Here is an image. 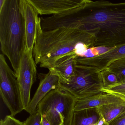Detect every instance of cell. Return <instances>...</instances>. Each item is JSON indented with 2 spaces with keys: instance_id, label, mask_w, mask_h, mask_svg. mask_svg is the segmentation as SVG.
I'll return each mask as SVG.
<instances>
[{
  "instance_id": "obj_1",
  "label": "cell",
  "mask_w": 125,
  "mask_h": 125,
  "mask_svg": "<svg viewBox=\"0 0 125 125\" xmlns=\"http://www.w3.org/2000/svg\"><path fill=\"white\" fill-rule=\"evenodd\" d=\"M48 30L59 27L81 30L95 38L94 47L125 44V2L83 0L79 7L45 19Z\"/></svg>"
},
{
  "instance_id": "obj_2",
  "label": "cell",
  "mask_w": 125,
  "mask_h": 125,
  "mask_svg": "<svg viewBox=\"0 0 125 125\" xmlns=\"http://www.w3.org/2000/svg\"><path fill=\"white\" fill-rule=\"evenodd\" d=\"M40 18L33 55L36 64L41 68H49L58 58L71 52L81 57L88 49L94 47L95 38L88 33L64 27L43 31Z\"/></svg>"
},
{
  "instance_id": "obj_3",
  "label": "cell",
  "mask_w": 125,
  "mask_h": 125,
  "mask_svg": "<svg viewBox=\"0 0 125 125\" xmlns=\"http://www.w3.org/2000/svg\"><path fill=\"white\" fill-rule=\"evenodd\" d=\"M20 0H5L0 9V42L2 54L7 57L15 73L26 47L24 18Z\"/></svg>"
},
{
  "instance_id": "obj_4",
  "label": "cell",
  "mask_w": 125,
  "mask_h": 125,
  "mask_svg": "<svg viewBox=\"0 0 125 125\" xmlns=\"http://www.w3.org/2000/svg\"><path fill=\"white\" fill-rule=\"evenodd\" d=\"M77 99L58 88L50 91L39 102L37 111L51 125H71Z\"/></svg>"
},
{
  "instance_id": "obj_5",
  "label": "cell",
  "mask_w": 125,
  "mask_h": 125,
  "mask_svg": "<svg viewBox=\"0 0 125 125\" xmlns=\"http://www.w3.org/2000/svg\"><path fill=\"white\" fill-rule=\"evenodd\" d=\"M60 87L80 99L102 93L104 84L100 72L76 64L73 76L67 83H60Z\"/></svg>"
},
{
  "instance_id": "obj_6",
  "label": "cell",
  "mask_w": 125,
  "mask_h": 125,
  "mask_svg": "<svg viewBox=\"0 0 125 125\" xmlns=\"http://www.w3.org/2000/svg\"><path fill=\"white\" fill-rule=\"evenodd\" d=\"M0 94L11 115L15 116L24 110L16 73L2 53L0 55Z\"/></svg>"
},
{
  "instance_id": "obj_7",
  "label": "cell",
  "mask_w": 125,
  "mask_h": 125,
  "mask_svg": "<svg viewBox=\"0 0 125 125\" xmlns=\"http://www.w3.org/2000/svg\"><path fill=\"white\" fill-rule=\"evenodd\" d=\"M24 110H26L31 101V88L36 81V64L33 59V52L25 47L20 60L19 69L16 73Z\"/></svg>"
},
{
  "instance_id": "obj_8",
  "label": "cell",
  "mask_w": 125,
  "mask_h": 125,
  "mask_svg": "<svg viewBox=\"0 0 125 125\" xmlns=\"http://www.w3.org/2000/svg\"><path fill=\"white\" fill-rule=\"evenodd\" d=\"M125 57V44L115 47L106 53L93 57L86 58L77 56L76 64L86 68L100 72L111 62Z\"/></svg>"
},
{
  "instance_id": "obj_9",
  "label": "cell",
  "mask_w": 125,
  "mask_h": 125,
  "mask_svg": "<svg viewBox=\"0 0 125 125\" xmlns=\"http://www.w3.org/2000/svg\"><path fill=\"white\" fill-rule=\"evenodd\" d=\"M20 5L24 18L26 48L32 52L36 36L37 25L40 17L37 10L28 0H20Z\"/></svg>"
},
{
  "instance_id": "obj_10",
  "label": "cell",
  "mask_w": 125,
  "mask_h": 125,
  "mask_svg": "<svg viewBox=\"0 0 125 125\" xmlns=\"http://www.w3.org/2000/svg\"><path fill=\"white\" fill-rule=\"evenodd\" d=\"M41 15L64 13L79 7L83 0H28Z\"/></svg>"
},
{
  "instance_id": "obj_11",
  "label": "cell",
  "mask_w": 125,
  "mask_h": 125,
  "mask_svg": "<svg viewBox=\"0 0 125 125\" xmlns=\"http://www.w3.org/2000/svg\"><path fill=\"white\" fill-rule=\"evenodd\" d=\"M38 76L40 80L39 85L25 110L30 115L37 111L39 102L50 91L60 87V78L51 70H49L47 73H39Z\"/></svg>"
},
{
  "instance_id": "obj_12",
  "label": "cell",
  "mask_w": 125,
  "mask_h": 125,
  "mask_svg": "<svg viewBox=\"0 0 125 125\" xmlns=\"http://www.w3.org/2000/svg\"><path fill=\"white\" fill-rule=\"evenodd\" d=\"M77 56L74 52L66 54L58 58L48 69L59 77L60 83H67L74 75L75 59Z\"/></svg>"
},
{
  "instance_id": "obj_13",
  "label": "cell",
  "mask_w": 125,
  "mask_h": 125,
  "mask_svg": "<svg viewBox=\"0 0 125 125\" xmlns=\"http://www.w3.org/2000/svg\"><path fill=\"white\" fill-rule=\"evenodd\" d=\"M124 102H125L114 95L102 92L92 96L77 99L74 110V112L97 108L109 104Z\"/></svg>"
},
{
  "instance_id": "obj_14",
  "label": "cell",
  "mask_w": 125,
  "mask_h": 125,
  "mask_svg": "<svg viewBox=\"0 0 125 125\" xmlns=\"http://www.w3.org/2000/svg\"><path fill=\"white\" fill-rule=\"evenodd\" d=\"M71 125H108L97 108L74 112Z\"/></svg>"
},
{
  "instance_id": "obj_15",
  "label": "cell",
  "mask_w": 125,
  "mask_h": 125,
  "mask_svg": "<svg viewBox=\"0 0 125 125\" xmlns=\"http://www.w3.org/2000/svg\"><path fill=\"white\" fill-rule=\"evenodd\" d=\"M99 112L108 124L125 111V102L114 103L97 107Z\"/></svg>"
},
{
  "instance_id": "obj_16",
  "label": "cell",
  "mask_w": 125,
  "mask_h": 125,
  "mask_svg": "<svg viewBox=\"0 0 125 125\" xmlns=\"http://www.w3.org/2000/svg\"><path fill=\"white\" fill-rule=\"evenodd\" d=\"M106 68L117 76L121 83L125 82V57L112 62Z\"/></svg>"
},
{
  "instance_id": "obj_17",
  "label": "cell",
  "mask_w": 125,
  "mask_h": 125,
  "mask_svg": "<svg viewBox=\"0 0 125 125\" xmlns=\"http://www.w3.org/2000/svg\"><path fill=\"white\" fill-rule=\"evenodd\" d=\"M100 73L103 81L104 88L107 87L121 83L117 76L107 68L101 71Z\"/></svg>"
},
{
  "instance_id": "obj_18",
  "label": "cell",
  "mask_w": 125,
  "mask_h": 125,
  "mask_svg": "<svg viewBox=\"0 0 125 125\" xmlns=\"http://www.w3.org/2000/svg\"><path fill=\"white\" fill-rule=\"evenodd\" d=\"M102 92L114 95L125 102V82H121L114 85L104 88Z\"/></svg>"
},
{
  "instance_id": "obj_19",
  "label": "cell",
  "mask_w": 125,
  "mask_h": 125,
  "mask_svg": "<svg viewBox=\"0 0 125 125\" xmlns=\"http://www.w3.org/2000/svg\"><path fill=\"white\" fill-rule=\"evenodd\" d=\"M41 119L42 115L36 111L24 121V125H42Z\"/></svg>"
},
{
  "instance_id": "obj_20",
  "label": "cell",
  "mask_w": 125,
  "mask_h": 125,
  "mask_svg": "<svg viewBox=\"0 0 125 125\" xmlns=\"http://www.w3.org/2000/svg\"><path fill=\"white\" fill-rule=\"evenodd\" d=\"M0 125H24V122L20 121L10 115H6L4 119H1Z\"/></svg>"
},
{
  "instance_id": "obj_21",
  "label": "cell",
  "mask_w": 125,
  "mask_h": 125,
  "mask_svg": "<svg viewBox=\"0 0 125 125\" xmlns=\"http://www.w3.org/2000/svg\"><path fill=\"white\" fill-rule=\"evenodd\" d=\"M108 125H125V111L111 121Z\"/></svg>"
},
{
  "instance_id": "obj_22",
  "label": "cell",
  "mask_w": 125,
  "mask_h": 125,
  "mask_svg": "<svg viewBox=\"0 0 125 125\" xmlns=\"http://www.w3.org/2000/svg\"><path fill=\"white\" fill-rule=\"evenodd\" d=\"M114 47H108L106 46H99L94 47L97 56L103 54L113 49Z\"/></svg>"
},
{
  "instance_id": "obj_23",
  "label": "cell",
  "mask_w": 125,
  "mask_h": 125,
  "mask_svg": "<svg viewBox=\"0 0 125 125\" xmlns=\"http://www.w3.org/2000/svg\"><path fill=\"white\" fill-rule=\"evenodd\" d=\"M41 123L42 125H51L48 120L44 116H42Z\"/></svg>"
},
{
  "instance_id": "obj_24",
  "label": "cell",
  "mask_w": 125,
  "mask_h": 125,
  "mask_svg": "<svg viewBox=\"0 0 125 125\" xmlns=\"http://www.w3.org/2000/svg\"><path fill=\"white\" fill-rule=\"evenodd\" d=\"M5 0H0V9H1L4 5Z\"/></svg>"
}]
</instances>
